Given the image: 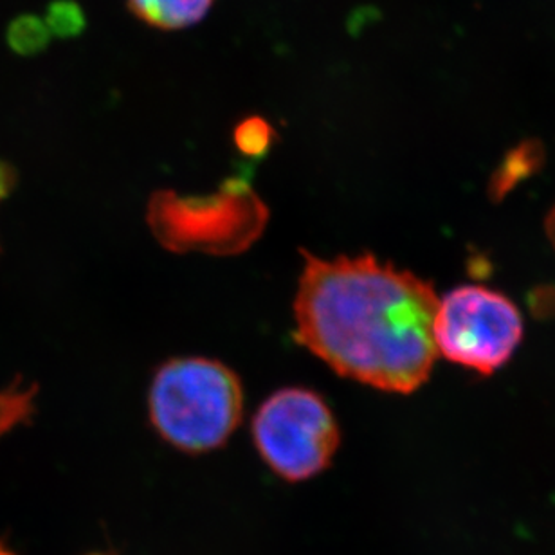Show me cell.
Returning a JSON list of instances; mask_svg holds the SVG:
<instances>
[{
  "mask_svg": "<svg viewBox=\"0 0 555 555\" xmlns=\"http://www.w3.org/2000/svg\"><path fill=\"white\" fill-rule=\"evenodd\" d=\"M530 309L534 315L541 320H554L555 318V287L546 285V287L535 288L530 294Z\"/></svg>",
  "mask_w": 555,
  "mask_h": 555,
  "instance_id": "7c38bea8",
  "label": "cell"
},
{
  "mask_svg": "<svg viewBox=\"0 0 555 555\" xmlns=\"http://www.w3.org/2000/svg\"><path fill=\"white\" fill-rule=\"evenodd\" d=\"M35 399L37 388L22 386L21 380L0 390V438L31 418Z\"/></svg>",
  "mask_w": 555,
  "mask_h": 555,
  "instance_id": "ba28073f",
  "label": "cell"
},
{
  "mask_svg": "<svg viewBox=\"0 0 555 555\" xmlns=\"http://www.w3.org/2000/svg\"><path fill=\"white\" fill-rule=\"evenodd\" d=\"M545 163V146L538 139H525L503 155L489 181L492 201H503L521 182L534 177Z\"/></svg>",
  "mask_w": 555,
  "mask_h": 555,
  "instance_id": "52a82bcc",
  "label": "cell"
},
{
  "mask_svg": "<svg viewBox=\"0 0 555 555\" xmlns=\"http://www.w3.org/2000/svg\"><path fill=\"white\" fill-rule=\"evenodd\" d=\"M266 220L268 209L242 181L204 198L155 193L149 206L150 228L171 251L233 255L260 235Z\"/></svg>",
  "mask_w": 555,
  "mask_h": 555,
  "instance_id": "3957f363",
  "label": "cell"
},
{
  "mask_svg": "<svg viewBox=\"0 0 555 555\" xmlns=\"http://www.w3.org/2000/svg\"><path fill=\"white\" fill-rule=\"evenodd\" d=\"M244 390L238 375L208 358H177L155 372L149 415L155 431L184 453H208L241 424Z\"/></svg>",
  "mask_w": 555,
  "mask_h": 555,
  "instance_id": "7a4b0ae2",
  "label": "cell"
},
{
  "mask_svg": "<svg viewBox=\"0 0 555 555\" xmlns=\"http://www.w3.org/2000/svg\"><path fill=\"white\" fill-rule=\"evenodd\" d=\"M49 31L60 37H75L80 35L86 27V15L80 5L73 0H56L49 5L48 18H46Z\"/></svg>",
  "mask_w": 555,
  "mask_h": 555,
  "instance_id": "8fae6325",
  "label": "cell"
},
{
  "mask_svg": "<svg viewBox=\"0 0 555 555\" xmlns=\"http://www.w3.org/2000/svg\"><path fill=\"white\" fill-rule=\"evenodd\" d=\"M48 24L35 15L18 16L8 29V43L18 54H37L49 43Z\"/></svg>",
  "mask_w": 555,
  "mask_h": 555,
  "instance_id": "9c48e42d",
  "label": "cell"
},
{
  "mask_svg": "<svg viewBox=\"0 0 555 555\" xmlns=\"http://www.w3.org/2000/svg\"><path fill=\"white\" fill-rule=\"evenodd\" d=\"M217 0H127L138 21L159 31H181L206 18Z\"/></svg>",
  "mask_w": 555,
  "mask_h": 555,
  "instance_id": "8992f818",
  "label": "cell"
},
{
  "mask_svg": "<svg viewBox=\"0 0 555 555\" xmlns=\"http://www.w3.org/2000/svg\"><path fill=\"white\" fill-rule=\"evenodd\" d=\"M274 141V130L263 118H246L236 125L235 144L247 157H262Z\"/></svg>",
  "mask_w": 555,
  "mask_h": 555,
  "instance_id": "30bf717a",
  "label": "cell"
},
{
  "mask_svg": "<svg viewBox=\"0 0 555 555\" xmlns=\"http://www.w3.org/2000/svg\"><path fill=\"white\" fill-rule=\"evenodd\" d=\"M253 440L274 475L305 481L332 464L341 433L323 397L307 388H283L253 416Z\"/></svg>",
  "mask_w": 555,
  "mask_h": 555,
  "instance_id": "5b68a950",
  "label": "cell"
},
{
  "mask_svg": "<svg viewBox=\"0 0 555 555\" xmlns=\"http://www.w3.org/2000/svg\"><path fill=\"white\" fill-rule=\"evenodd\" d=\"M433 337L451 363L492 375L524 339V318L513 299L483 285H460L438 298Z\"/></svg>",
  "mask_w": 555,
  "mask_h": 555,
  "instance_id": "277c9868",
  "label": "cell"
},
{
  "mask_svg": "<svg viewBox=\"0 0 555 555\" xmlns=\"http://www.w3.org/2000/svg\"><path fill=\"white\" fill-rule=\"evenodd\" d=\"M0 555H15L13 552L10 551V548H5L4 543L0 541Z\"/></svg>",
  "mask_w": 555,
  "mask_h": 555,
  "instance_id": "5bb4252c",
  "label": "cell"
},
{
  "mask_svg": "<svg viewBox=\"0 0 555 555\" xmlns=\"http://www.w3.org/2000/svg\"><path fill=\"white\" fill-rule=\"evenodd\" d=\"M301 257L294 339L361 385L404 396L424 386L438 356L431 283L374 255Z\"/></svg>",
  "mask_w": 555,
  "mask_h": 555,
  "instance_id": "6da1fadb",
  "label": "cell"
},
{
  "mask_svg": "<svg viewBox=\"0 0 555 555\" xmlns=\"http://www.w3.org/2000/svg\"><path fill=\"white\" fill-rule=\"evenodd\" d=\"M545 228L548 241H551L552 247L555 249V206L551 209L548 217H546Z\"/></svg>",
  "mask_w": 555,
  "mask_h": 555,
  "instance_id": "4fadbf2b",
  "label": "cell"
}]
</instances>
